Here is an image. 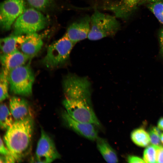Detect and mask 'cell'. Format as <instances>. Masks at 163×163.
I'll return each instance as SVG.
<instances>
[{"label": "cell", "mask_w": 163, "mask_h": 163, "mask_svg": "<svg viewBox=\"0 0 163 163\" xmlns=\"http://www.w3.org/2000/svg\"><path fill=\"white\" fill-rule=\"evenodd\" d=\"M33 128V120L30 117L15 121L7 129L4 141L17 161H22L30 151Z\"/></svg>", "instance_id": "1"}, {"label": "cell", "mask_w": 163, "mask_h": 163, "mask_svg": "<svg viewBox=\"0 0 163 163\" xmlns=\"http://www.w3.org/2000/svg\"><path fill=\"white\" fill-rule=\"evenodd\" d=\"M75 45L66 33L48 46L46 54L42 60V64L49 69L65 65L68 62L71 52Z\"/></svg>", "instance_id": "2"}, {"label": "cell", "mask_w": 163, "mask_h": 163, "mask_svg": "<svg viewBox=\"0 0 163 163\" xmlns=\"http://www.w3.org/2000/svg\"><path fill=\"white\" fill-rule=\"evenodd\" d=\"M120 28V24L114 17L95 10L91 18L88 38L90 40H96L112 37Z\"/></svg>", "instance_id": "3"}, {"label": "cell", "mask_w": 163, "mask_h": 163, "mask_svg": "<svg viewBox=\"0 0 163 163\" xmlns=\"http://www.w3.org/2000/svg\"><path fill=\"white\" fill-rule=\"evenodd\" d=\"M63 104L66 111L74 120L101 127V124L92 107L91 99L66 98Z\"/></svg>", "instance_id": "4"}, {"label": "cell", "mask_w": 163, "mask_h": 163, "mask_svg": "<svg viewBox=\"0 0 163 163\" xmlns=\"http://www.w3.org/2000/svg\"><path fill=\"white\" fill-rule=\"evenodd\" d=\"M8 77L12 92L26 96L31 95L34 76L29 64L23 65L10 71L8 73Z\"/></svg>", "instance_id": "5"}, {"label": "cell", "mask_w": 163, "mask_h": 163, "mask_svg": "<svg viewBox=\"0 0 163 163\" xmlns=\"http://www.w3.org/2000/svg\"><path fill=\"white\" fill-rule=\"evenodd\" d=\"M47 22L40 11L32 8L25 9L14 24V34L19 35L36 33L44 28Z\"/></svg>", "instance_id": "6"}, {"label": "cell", "mask_w": 163, "mask_h": 163, "mask_svg": "<svg viewBox=\"0 0 163 163\" xmlns=\"http://www.w3.org/2000/svg\"><path fill=\"white\" fill-rule=\"evenodd\" d=\"M24 0H5L0 5V23L2 30H9L17 18L24 11Z\"/></svg>", "instance_id": "7"}, {"label": "cell", "mask_w": 163, "mask_h": 163, "mask_svg": "<svg viewBox=\"0 0 163 163\" xmlns=\"http://www.w3.org/2000/svg\"><path fill=\"white\" fill-rule=\"evenodd\" d=\"M40 137L37 143L36 151L37 161L39 163H50L60 158L53 139L41 129Z\"/></svg>", "instance_id": "8"}, {"label": "cell", "mask_w": 163, "mask_h": 163, "mask_svg": "<svg viewBox=\"0 0 163 163\" xmlns=\"http://www.w3.org/2000/svg\"><path fill=\"white\" fill-rule=\"evenodd\" d=\"M18 43L19 50L30 59L38 53L43 44L41 37L36 33L19 35Z\"/></svg>", "instance_id": "9"}, {"label": "cell", "mask_w": 163, "mask_h": 163, "mask_svg": "<svg viewBox=\"0 0 163 163\" xmlns=\"http://www.w3.org/2000/svg\"><path fill=\"white\" fill-rule=\"evenodd\" d=\"M62 118L70 128L81 136L91 140H96L98 132L95 125L77 121L71 117L66 111L62 114Z\"/></svg>", "instance_id": "10"}, {"label": "cell", "mask_w": 163, "mask_h": 163, "mask_svg": "<svg viewBox=\"0 0 163 163\" xmlns=\"http://www.w3.org/2000/svg\"><path fill=\"white\" fill-rule=\"evenodd\" d=\"M91 18L85 16L71 24L66 34L71 40L75 44L88 38L90 27Z\"/></svg>", "instance_id": "11"}, {"label": "cell", "mask_w": 163, "mask_h": 163, "mask_svg": "<svg viewBox=\"0 0 163 163\" xmlns=\"http://www.w3.org/2000/svg\"><path fill=\"white\" fill-rule=\"evenodd\" d=\"M142 0H120L105 6V8L113 11L118 18H128L140 4Z\"/></svg>", "instance_id": "12"}, {"label": "cell", "mask_w": 163, "mask_h": 163, "mask_svg": "<svg viewBox=\"0 0 163 163\" xmlns=\"http://www.w3.org/2000/svg\"><path fill=\"white\" fill-rule=\"evenodd\" d=\"M30 59L18 49L8 54L0 55L2 69L8 73L16 68L25 65Z\"/></svg>", "instance_id": "13"}, {"label": "cell", "mask_w": 163, "mask_h": 163, "mask_svg": "<svg viewBox=\"0 0 163 163\" xmlns=\"http://www.w3.org/2000/svg\"><path fill=\"white\" fill-rule=\"evenodd\" d=\"M9 108L15 121L31 117L29 105L23 98L17 96L12 97L9 100Z\"/></svg>", "instance_id": "14"}, {"label": "cell", "mask_w": 163, "mask_h": 163, "mask_svg": "<svg viewBox=\"0 0 163 163\" xmlns=\"http://www.w3.org/2000/svg\"><path fill=\"white\" fill-rule=\"evenodd\" d=\"M96 140L97 148L105 161L108 163L118 162V158L116 151L107 140L98 137Z\"/></svg>", "instance_id": "15"}, {"label": "cell", "mask_w": 163, "mask_h": 163, "mask_svg": "<svg viewBox=\"0 0 163 163\" xmlns=\"http://www.w3.org/2000/svg\"><path fill=\"white\" fill-rule=\"evenodd\" d=\"M18 36L13 34L1 39L0 47L1 54H8L18 49Z\"/></svg>", "instance_id": "16"}, {"label": "cell", "mask_w": 163, "mask_h": 163, "mask_svg": "<svg viewBox=\"0 0 163 163\" xmlns=\"http://www.w3.org/2000/svg\"><path fill=\"white\" fill-rule=\"evenodd\" d=\"M131 138L136 144L140 146H147L150 142L149 133L141 128L133 130L131 133Z\"/></svg>", "instance_id": "17"}, {"label": "cell", "mask_w": 163, "mask_h": 163, "mask_svg": "<svg viewBox=\"0 0 163 163\" xmlns=\"http://www.w3.org/2000/svg\"><path fill=\"white\" fill-rule=\"evenodd\" d=\"M13 117L8 108L4 103L0 107V125L2 129H7L13 124Z\"/></svg>", "instance_id": "18"}, {"label": "cell", "mask_w": 163, "mask_h": 163, "mask_svg": "<svg viewBox=\"0 0 163 163\" xmlns=\"http://www.w3.org/2000/svg\"><path fill=\"white\" fill-rule=\"evenodd\" d=\"M8 73L2 69L0 76V100L2 102L9 96L8 89L9 85L8 77Z\"/></svg>", "instance_id": "19"}, {"label": "cell", "mask_w": 163, "mask_h": 163, "mask_svg": "<svg viewBox=\"0 0 163 163\" xmlns=\"http://www.w3.org/2000/svg\"><path fill=\"white\" fill-rule=\"evenodd\" d=\"M160 146L152 144L146 147L143 155V159L145 162H157L158 150Z\"/></svg>", "instance_id": "20"}, {"label": "cell", "mask_w": 163, "mask_h": 163, "mask_svg": "<svg viewBox=\"0 0 163 163\" xmlns=\"http://www.w3.org/2000/svg\"><path fill=\"white\" fill-rule=\"evenodd\" d=\"M149 4V8L158 20L163 24V0Z\"/></svg>", "instance_id": "21"}, {"label": "cell", "mask_w": 163, "mask_h": 163, "mask_svg": "<svg viewBox=\"0 0 163 163\" xmlns=\"http://www.w3.org/2000/svg\"><path fill=\"white\" fill-rule=\"evenodd\" d=\"M29 4L38 10H43L47 8L53 0H27Z\"/></svg>", "instance_id": "22"}, {"label": "cell", "mask_w": 163, "mask_h": 163, "mask_svg": "<svg viewBox=\"0 0 163 163\" xmlns=\"http://www.w3.org/2000/svg\"><path fill=\"white\" fill-rule=\"evenodd\" d=\"M149 134L151 143L152 145L161 146L160 136L155 133L152 129H149Z\"/></svg>", "instance_id": "23"}, {"label": "cell", "mask_w": 163, "mask_h": 163, "mask_svg": "<svg viewBox=\"0 0 163 163\" xmlns=\"http://www.w3.org/2000/svg\"><path fill=\"white\" fill-rule=\"evenodd\" d=\"M17 161L16 159L11 155L4 156L1 155L0 157V163H14Z\"/></svg>", "instance_id": "24"}, {"label": "cell", "mask_w": 163, "mask_h": 163, "mask_svg": "<svg viewBox=\"0 0 163 163\" xmlns=\"http://www.w3.org/2000/svg\"><path fill=\"white\" fill-rule=\"evenodd\" d=\"M0 153L2 155L5 156L11 154L10 152L6 147H5L1 138H0Z\"/></svg>", "instance_id": "25"}, {"label": "cell", "mask_w": 163, "mask_h": 163, "mask_svg": "<svg viewBox=\"0 0 163 163\" xmlns=\"http://www.w3.org/2000/svg\"><path fill=\"white\" fill-rule=\"evenodd\" d=\"M128 162L129 163H145V161L141 158L133 155L129 156L127 158Z\"/></svg>", "instance_id": "26"}, {"label": "cell", "mask_w": 163, "mask_h": 163, "mask_svg": "<svg viewBox=\"0 0 163 163\" xmlns=\"http://www.w3.org/2000/svg\"><path fill=\"white\" fill-rule=\"evenodd\" d=\"M159 38L160 46V54L163 57V28L160 31Z\"/></svg>", "instance_id": "27"}, {"label": "cell", "mask_w": 163, "mask_h": 163, "mask_svg": "<svg viewBox=\"0 0 163 163\" xmlns=\"http://www.w3.org/2000/svg\"><path fill=\"white\" fill-rule=\"evenodd\" d=\"M157 162L163 163V147L161 146L159 147L158 150Z\"/></svg>", "instance_id": "28"}, {"label": "cell", "mask_w": 163, "mask_h": 163, "mask_svg": "<svg viewBox=\"0 0 163 163\" xmlns=\"http://www.w3.org/2000/svg\"><path fill=\"white\" fill-rule=\"evenodd\" d=\"M158 127L163 131V117L161 118L158 122Z\"/></svg>", "instance_id": "29"}, {"label": "cell", "mask_w": 163, "mask_h": 163, "mask_svg": "<svg viewBox=\"0 0 163 163\" xmlns=\"http://www.w3.org/2000/svg\"><path fill=\"white\" fill-rule=\"evenodd\" d=\"M152 129L155 133L160 136L162 133L161 132V130L158 127L153 126Z\"/></svg>", "instance_id": "30"}, {"label": "cell", "mask_w": 163, "mask_h": 163, "mask_svg": "<svg viewBox=\"0 0 163 163\" xmlns=\"http://www.w3.org/2000/svg\"><path fill=\"white\" fill-rule=\"evenodd\" d=\"M160 0H142L140 4H142L145 3H150L157 2Z\"/></svg>", "instance_id": "31"}, {"label": "cell", "mask_w": 163, "mask_h": 163, "mask_svg": "<svg viewBox=\"0 0 163 163\" xmlns=\"http://www.w3.org/2000/svg\"><path fill=\"white\" fill-rule=\"evenodd\" d=\"M160 138L161 141L162 143V144H163V133H162V134L160 136Z\"/></svg>", "instance_id": "32"}]
</instances>
